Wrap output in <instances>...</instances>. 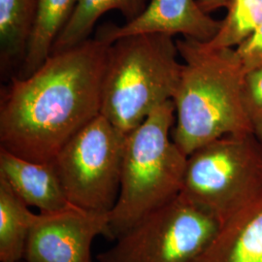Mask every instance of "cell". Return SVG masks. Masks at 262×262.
Instances as JSON below:
<instances>
[{"label":"cell","mask_w":262,"mask_h":262,"mask_svg":"<svg viewBox=\"0 0 262 262\" xmlns=\"http://www.w3.org/2000/svg\"><path fill=\"white\" fill-rule=\"evenodd\" d=\"M110 46L88 39L52 53L25 78H14L1 98L0 148L28 160L53 162L101 114Z\"/></svg>","instance_id":"6da1fadb"},{"label":"cell","mask_w":262,"mask_h":262,"mask_svg":"<svg viewBox=\"0 0 262 262\" xmlns=\"http://www.w3.org/2000/svg\"><path fill=\"white\" fill-rule=\"evenodd\" d=\"M176 42L183 62L172 98V139L180 150L188 157L224 136L252 133L244 108L246 70L236 49L189 38Z\"/></svg>","instance_id":"7a4b0ae2"},{"label":"cell","mask_w":262,"mask_h":262,"mask_svg":"<svg viewBox=\"0 0 262 262\" xmlns=\"http://www.w3.org/2000/svg\"><path fill=\"white\" fill-rule=\"evenodd\" d=\"M172 100L159 106L125 137L119 197L109 213V239H117L182 191L186 156L172 139Z\"/></svg>","instance_id":"3957f363"},{"label":"cell","mask_w":262,"mask_h":262,"mask_svg":"<svg viewBox=\"0 0 262 262\" xmlns=\"http://www.w3.org/2000/svg\"><path fill=\"white\" fill-rule=\"evenodd\" d=\"M177 42L164 34L121 38L110 46L101 115L127 135L154 110L172 100L182 62Z\"/></svg>","instance_id":"277c9868"},{"label":"cell","mask_w":262,"mask_h":262,"mask_svg":"<svg viewBox=\"0 0 262 262\" xmlns=\"http://www.w3.org/2000/svg\"><path fill=\"white\" fill-rule=\"evenodd\" d=\"M221 225L220 219L180 193L116 239L99 262H195Z\"/></svg>","instance_id":"5b68a950"},{"label":"cell","mask_w":262,"mask_h":262,"mask_svg":"<svg viewBox=\"0 0 262 262\" xmlns=\"http://www.w3.org/2000/svg\"><path fill=\"white\" fill-rule=\"evenodd\" d=\"M125 137L100 114L57 154L53 162L72 205L111 212L121 188Z\"/></svg>","instance_id":"8992f818"},{"label":"cell","mask_w":262,"mask_h":262,"mask_svg":"<svg viewBox=\"0 0 262 262\" xmlns=\"http://www.w3.org/2000/svg\"><path fill=\"white\" fill-rule=\"evenodd\" d=\"M262 183V143L227 135L187 157L181 193L222 221Z\"/></svg>","instance_id":"52a82bcc"},{"label":"cell","mask_w":262,"mask_h":262,"mask_svg":"<svg viewBox=\"0 0 262 262\" xmlns=\"http://www.w3.org/2000/svg\"><path fill=\"white\" fill-rule=\"evenodd\" d=\"M109 237V214L71 206L35 214L25 253L27 262H93L92 245Z\"/></svg>","instance_id":"ba28073f"},{"label":"cell","mask_w":262,"mask_h":262,"mask_svg":"<svg viewBox=\"0 0 262 262\" xmlns=\"http://www.w3.org/2000/svg\"><path fill=\"white\" fill-rule=\"evenodd\" d=\"M222 20L213 19L198 0H150L134 19L122 27L111 25L100 29L97 39L113 44L121 38L139 34H164L200 42H209L221 28Z\"/></svg>","instance_id":"9c48e42d"},{"label":"cell","mask_w":262,"mask_h":262,"mask_svg":"<svg viewBox=\"0 0 262 262\" xmlns=\"http://www.w3.org/2000/svg\"><path fill=\"white\" fill-rule=\"evenodd\" d=\"M195 262H262V183L221 221Z\"/></svg>","instance_id":"30bf717a"},{"label":"cell","mask_w":262,"mask_h":262,"mask_svg":"<svg viewBox=\"0 0 262 262\" xmlns=\"http://www.w3.org/2000/svg\"><path fill=\"white\" fill-rule=\"evenodd\" d=\"M0 178L28 206L37 208L40 213L74 206L66 197L54 162L28 160L0 148Z\"/></svg>","instance_id":"8fae6325"},{"label":"cell","mask_w":262,"mask_h":262,"mask_svg":"<svg viewBox=\"0 0 262 262\" xmlns=\"http://www.w3.org/2000/svg\"><path fill=\"white\" fill-rule=\"evenodd\" d=\"M77 0H37L32 31L28 40L24 68L31 74L50 55L56 38L70 19Z\"/></svg>","instance_id":"7c38bea8"},{"label":"cell","mask_w":262,"mask_h":262,"mask_svg":"<svg viewBox=\"0 0 262 262\" xmlns=\"http://www.w3.org/2000/svg\"><path fill=\"white\" fill-rule=\"evenodd\" d=\"M34 216L28 204L0 178V261L25 258Z\"/></svg>","instance_id":"4fadbf2b"},{"label":"cell","mask_w":262,"mask_h":262,"mask_svg":"<svg viewBox=\"0 0 262 262\" xmlns=\"http://www.w3.org/2000/svg\"><path fill=\"white\" fill-rule=\"evenodd\" d=\"M147 0H77L66 27L56 38L52 53L75 47L89 39L99 18L111 10H118L128 20L137 17Z\"/></svg>","instance_id":"5bb4252c"},{"label":"cell","mask_w":262,"mask_h":262,"mask_svg":"<svg viewBox=\"0 0 262 262\" xmlns=\"http://www.w3.org/2000/svg\"><path fill=\"white\" fill-rule=\"evenodd\" d=\"M37 0H0V53L2 64L25 59Z\"/></svg>","instance_id":"9a60e30c"},{"label":"cell","mask_w":262,"mask_h":262,"mask_svg":"<svg viewBox=\"0 0 262 262\" xmlns=\"http://www.w3.org/2000/svg\"><path fill=\"white\" fill-rule=\"evenodd\" d=\"M221 28L207 44L211 47L240 46L262 23V0H229Z\"/></svg>","instance_id":"2e32d148"},{"label":"cell","mask_w":262,"mask_h":262,"mask_svg":"<svg viewBox=\"0 0 262 262\" xmlns=\"http://www.w3.org/2000/svg\"><path fill=\"white\" fill-rule=\"evenodd\" d=\"M243 102L252 133L262 143V67L246 72Z\"/></svg>","instance_id":"e0dca14e"},{"label":"cell","mask_w":262,"mask_h":262,"mask_svg":"<svg viewBox=\"0 0 262 262\" xmlns=\"http://www.w3.org/2000/svg\"><path fill=\"white\" fill-rule=\"evenodd\" d=\"M246 72L262 67V23L253 34L236 48Z\"/></svg>","instance_id":"ac0fdd59"},{"label":"cell","mask_w":262,"mask_h":262,"mask_svg":"<svg viewBox=\"0 0 262 262\" xmlns=\"http://www.w3.org/2000/svg\"><path fill=\"white\" fill-rule=\"evenodd\" d=\"M229 0H198L200 7L206 13L214 12L221 8H226Z\"/></svg>","instance_id":"d6986e66"}]
</instances>
